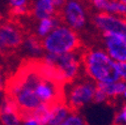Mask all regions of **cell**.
<instances>
[{
  "label": "cell",
  "mask_w": 126,
  "mask_h": 125,
  "mask_svg": "<svg viewBox=\"0 0 126 125\" xmlns=\"http://www.w3.org/2000/svg\"><path fill=\"white\" fill-rule=\"evenodd\" d=\"M121 121L126 122V103L123 104L121 110L119 112H116L114 115V119H113L114 123H121Z\"/></svg>",
  "instance_id": "ac0fdd59"
},
{
  "label": "cell",
  "mask_w": 126,
  "mask_h": 125,
  "mask_svg": "<svg viewBox=\"0 0 126 125\" xmlns=\"http://www.w3.org/2000/svg\"><path fill=\"white\" fill-rule=\"evenodd\" d=\"M95 86L103 91L108 97L116 98L120 94H124L126 90V85L122 82L116 83H104V82H96Z\"/></svg>",
  "instance_id": "8fae6325"
},
{
  "label": "cell",
  "mask_w": 126,
  "mask_h": 125,
  "mask_svg": "<svg viewBox=\"0 0 126 125\" xmlns=\"http://www.w3.org/2000/svg\"><path fill=\"white\" fill-rule=\"evenodd\" d=\"M66 81L62 73L45 58H24L4 82V97L13 102L17 116L25 122L38 109L50 111L67 106Z\"/></svg>",
  "instance_id": "6da1fadb"
},
{
  "label": "cell",
  "mask_w": 126,
  "mask_h": 125,
  "mask_svg": "<svg viewBox=\"0 0 126 125\" xmlns=\"http://www.w3.org/2000/svg\"><path fill=\"white\" fill-rule=\"evenodd\" d=\"M10 6H15V7H18V6H24L27 4V1H24V0H13V1H9Z\"/></svg>",
  "instance_id": "ffe728a7"
},
{
  "label": "cell",
  "mask_w": 126,
  "mask_h": 125,
  "mask_svg": "<svg viewBox=\"0 0 126 125\" xmlns=\"http://www.w3.org/2000/svg\"><path fill=\"white\" fill-rule=\"evenodd\" d=\"M101 36L104 38L108 54L117 61L126 63V37L107 32H102Z\"/></svg>",
  "instance_id": "ba28073f"
},
{
  "label": "cell",
  "mask_w": 126,
  "mask_h": 125,
  "mask_svg": "<svg viewBox=\"0 0 126 125\" xmlns=\"http://www.w3.org/2000/svg\"><path fill=\"white\" fill-rule=\"evenodd\" d=\"M92 6H84V10L88 11L92 24L102 32L113 33L126 37V20L124 18L114 16L106 11L92 12Z\"/></svg>",
  "instance_id": "5b68a950"
},
{
  "label": "cell",
  "mask_w": 126,
  "mask_h": 125,
  "mask_svg": "<svg viewBox=\"0 0 126 125\" xmlns=\"http://www.w3.org/2000/svg\"><path fill=\"white\" fill-rule=\"evenodd\" d=\"M109 97L105 94L103 91H101L99 88H97L95 86V93H94V97H93V101L94 103H100V102H105Z\"/></svg>",
  "instance_id": "e0dca14e"
},
{
  "label": "cell",
  "mask_w": 126,
  "mask_h": 125,
  "mask_svg": "<svg viewBox=\"0 0 126 125\" xmlns=\"http://www.w3.org/2000/svg\"><path fill=\"white\" fill-rule=\"evenodd\" d=\"M31 33L21 19L8 18L0 24V55L3 58L14 56L24 45L26 36Z\"/></svg>",
  "instance_id": "3957f363"
},
{
  "label": "cell",
  "mask_w": 126,
  "mask_h": 125,
  "mask_svg": "<svg viewBox=\"0 0 126 125\" xmlns=\"http://www.w3.org/2000/svg\"><path fill=\"white\" fill-rule=\"evenodd\" d=\"M80 62L86 75L98 82L115 83L120 79L115 62L100 49L84 46L80 53Z\"/></svg>",
  "instance_id": "7a4b0ae2"
},
{
  "label": "cell",
  "mask_w": 126,
  "mask_h": 125,
  "mask_svg": "<svg viewBox=\"0 0 126 125\" xmlns=\"http://www.w3.org/2000/svg\"><path fill=\"white\" fill-rule=\"evenodd\" d=\"M87 125H88V124H87Z\"/></svg>",
  "instance_id": "484cf974"
},
{
  "label": "cell",
  "mask_w": 126,
  "mask_h": 125,
  "mask_svg": "<svg viewBox=\"0 0 126 125\" xmlns=\"http://www.w3.org/2000/svg\"><path fill=\"white\" fill-rule=\"evenodd\" d=\"M119 76H120V79L121 82L123 83L124 81H126V63L124 62H115Z\"/></svg>",
  "instance_id": "d6986e66"
},
{
  "label": "cell",
  "mask_w": 126,
  "mask_h": 125,
  "mask_svg": "<svg viewBox=\"0 0 126 125\" xmlns=\"http://www.w3.org/2000/svg\"><path fill=\"white\" fill-rule=\"evenodd\" d=\"M124 95H125V97H126V90H125V92H124Z\"/></svg>",
  "instance_id": "d4e9b609"
},
{
  "label": "cell",
  "mask_w": 126,
  "mask_h": 125,
  "mask_svg": "<svg viewBox=\"0 0 126 125\" xmlns=\"http://www.w3.org/2000/svg\"><path fill=\"white\" fill-rule=\"evenodd\" d=\"M111 125H122V123H114V122H112Z\"/></svg>",
  "instance_id": "cb8c5ba5"
},
{
  "label": "cell",
  "mask_w": 126,
  "mask_h": 125,
  "mask_svg": "<svg viewBox=\"0 0 126 125\" xmlns=\"http://www.w3.org/2000/svg\"><path fill=\"white\" fill-rule=\"evenodd\" d=\"M1 69H2V67L0 66V91L4 90V85H3V81H2V74H1Z\"/></svg>",
  "instance_id": "7402d4cb"
},
{
  "label": "cell",
  "mask_w": 126,
  "mask_h": 125,
  "mask_svg": "<svg viewBox=\"0 0 126 125\" xmlns=\"http://www.w3.org/2000/svg\"><path fill=\"white\" fill-rule=\"evenodd\" d=\"M58 25V21L55 20L54 18H49V19H43L40 21L39 26H38V35L43 37L46 34H48L50 31L55 28ZM57 28V27H56Z\"/></svg>",
  "instance_id": "5bb4252c"
},
{
  "label": "cell",
  "mask_w": 126,
  "mask_h": 125,
  "mask_svg": "<svg viewBox=\"0 0 126 125\" xmlns=\"http://www.w3.org/2000/svg\"><path fill=\"white\" fill-rule=\"evenodd\" d=\"M43 46L49 54H68L84 47L82 38L76 30L68 27H57L43 40Z\"/></svg>",
  "instance_id": "277c9868"
},
{
  "label": "cell",
  "mask_w": 126,
  "mask_h": 125,
  "mask_svg": "<svg viewBox=\"0 0 126 125\" xmlns=\"http://www.w3.org/2000/svg\"><path fill=\"white\" fill-rule=\"evenodd\" d=\"M60 125H87V123L83 121L78 115H71Z\"/></svg>",
  "instance_id": "2e32d148"
},
{
  "label": "cell",
  "mask_w": 126,
  "mask_h": 125,
  "mask_svg": "<svg viewBox=\"0 0 126 125\" xmlns=\"http://www.w3.org/2000/svg\"><path fill=\"white\" fill-rule=\"evenodd\" d=\"M65 21L66 24H69L72 29H81L85 23V14L83 7L81 6V2L76 1H66L64 7Z\"/></svg>",
  "instance_id": "9c48e42d"
},
{
  "label": "cell",
  "mask_w": 126,
  "mask_h": 125,
  "mask_svg": "<svg viewBox=\"0 0 126 125\" xmlns=\"http://www.w3.org/2000/svg\"><path fill=\"white\" fill-rule=\"evenodd\" d=\"M68 113H70V112L68 110L67 106H63V107H59V108L55 109L52 113L49 124L50 125H60L61 123H63L66 120L65 118Z\"/></svg>",
  "instance_id": "4fadbf2b"
},
{
  "label": "cell",
  "mask_w": 126,
  "mask_h": 125,
  "mask_svg": "<svg viewBox=\"0 0 126 125\" xmlns=\"http://www.w3.org/2000/svg\"><path fill=\"white\" fill-rule=\"evenodd\" d=\"M0 121L3 125H19L20 119L13 112H6L0 109Z\"/></svg>",
  "instance_id": "9a60e30c"
},
{
  "label": "cell",
  "mask_w": 126,
  "mask_h": 125,
  "mask_svg": "<svg viewBox=\"0 0 126 125\" xmlns=\"http://www.w3.org/2000/svg\"><path fill=\"white\" fill-rule=\"evenodd\" d=\"M2 22H3V16H2L1 14H0V24H1Z\"/></svg>",
  "instance_id": "603a6c76"
},
{
  "label": "cell",
  "mask_w": 126,
  "mask_h": 125,
  "mask_svg": "<svg viewBox=\"0 0 126 125\" xmlns=\"http://www.w3.org/2000/svg\"><path fill=\"white\" fill-rule=\"evenodd\" d=\"M47 62L55 66L63 75L66 81V84H71L78 77L80 68V61L76 58L75 55L68 54H48L44 57Z\"/></svg>",
  "instance_id": "52a82bcc"
},
{
  "label": "cell",
  "mask_w": 126,
  "mask_h": 125,
  "mask_svg": "<svg viewBox=\"0 0 126 125\" xmlns=\"http://www.w3.org/2000/svg\"><path fill=\"white\" fill-rule=\"evenodd\" d=\"M24 124H25V125H38V122H37L34 118H30V119H28L27 121H25Z\"/></svg>",
  "instance_id": "44dd1931"
},
{
  "label": "cell",
  "mask_w": 126,
  "mask_h": 125,
  "mask_svg": "<svg viewBox=\"0 0 126 125\" xmlns=\"http://www.w3.org/2000/svg\"><path fill=\"white\" fill-rule=\"evenodd\" d=\"M55 5L53 0H40L36 1L34 5V17L40 20L54 18Z\"/></svg>",
  "instance_id": "30bf717a"
},
{
  "label": "cell",
  "mask_w": 126,
  "mask_h": 125,
  "mask_svg": "<svg viewBox=\"0 0 126 125\" xmlns=\"http://www.w3.org/2000/svg\"><path fill=\"white\" fill-rule=\"evenodd\" d=\"M43 37L39 36L36 33L31 32L29 33L26 38L24 44L27 46V48L33 53H40L44 50V46H43Z\"/></svg>",
  "instance_id": "7c38bea8"
},
{
  "label": "cell",
  "mask_w": 126,
  "mask_h": 125,
  "mask_svg": "<svg viewBox=\"0 0 126 125\" xmlns=\"http://www.w3.org/2000/svg\"><path fill=\"white\" fill-rule=\"evenodd\" d=\"M95 86L87 79L73 85L69 91L67 108L71 115H78L80 109L88 102L93 101Z\"/></svg>",
  "instance_id": "8992f818"
}]
</instances>
